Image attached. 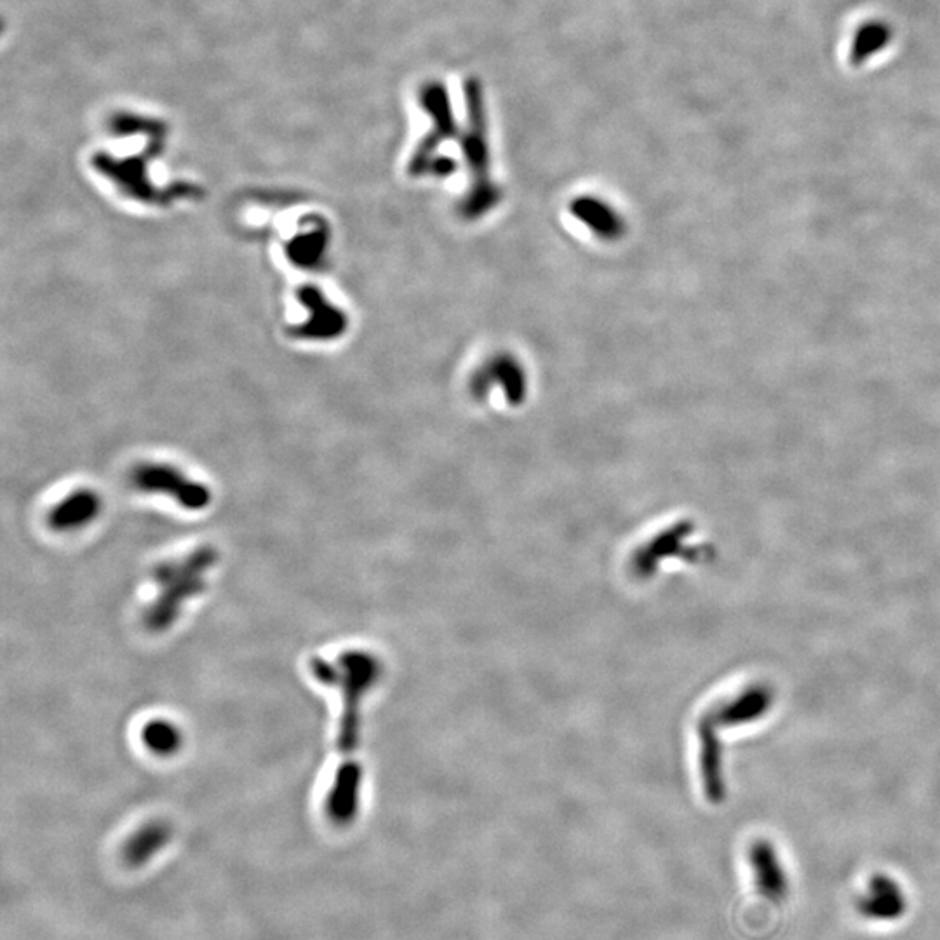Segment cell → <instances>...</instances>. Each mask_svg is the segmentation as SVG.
Segmentation results:
<instances>
[{"label": "cell", "instance_id": "obj_12", "mask_svg": "<svg viewBox=\"0 0 940 940\" xmlns=\"http://www.w3.org/2000/svg\"><path fill=\"white\" fill-rule=\"evenodd\" d=\"M888 39H890V29L887 24L872 21V23L860 27L856 39H853L852 53H850L853 65H859L863 60H868L872 53L883 49Z\"/></svg>", "mask_w": 940, "mask_h": 940}, {"label": "cell", "instance_id": "obj_7", "mask_svg": "<svg viewBox=\"0 0 940 940\" xmlns=\"http://www.w3.org/2000/svg\"><path fill=\"white\" fill-rule=\"evenodd\" d=\"M756 890L770 902H782L789 896V875L780 853L768 840H756L747 850Z\"/></svg>", "mask_w": 940, "mask_h": 940}, {"label": "cell", "instance_id": "obj_1", "mask_svg": "<svg viewBox=\"0 0 940 940\" xmlns=\"http://www.w3.org/2000/svg\"><path fill=\"white\" fill-rule=\"evenodd\" d=\"M312 675L326 686H338L343 691V716L340 727V752L343 761L335 775L326 811L330 819L340 826L351 823L360 807L361 770L352 764L351 756L360 734V704L364 691L375 679L376 667L372 657L360 651H351L340 658L338 666L324 658H312Z\"/></svg>", "mask_w": 940, "mask_h": 940}, {"label": "cell", "instance_id": "obj_4", "mask_svg": "<svg viewBox=\"0 0 940 940\" xmlns=\"http://www.w3.org/2000/svg\"><path fill=\"white\" fill-rule=\"evenodd\" d=\"M421 103L425 113L432 119V130L413 155L412 173L415 174L428 173L432 162L439 158L437 155L439 146L458 134L452 98L443 82H425L421 89Z\"/></svg>", "mask_w": 940, "mask_h": 940}, {"label": "cell", "instance_id": "obj_5", "mask_svg": "<svg viewBox=\"0 0 940 940\" xmlns=\"http://www.w3.org/2000/svg\"><path fill=\"white\" fill-rule=\"evenodd\" d=\"M133 477L138 489L170 495L185 509L202 511L211 504V492L206 486L189 479L170 465H142Z\"/></svg>", "mask_w": 940, "mask_h": 940}, {"label": "cell", "instance_id": "obj_2", "mask_svg": "<svg viewBox=\"0 0 940 940\" xmlns=\"http://www.w3.org/2000/svg\"><path fill=\"white\" fill-rule=\"evenodd\" d=\"M219 563L213 547H201L182 562L164 563L154 569L158 598L146 608L145 624L152 633H164L180 617L183 605L206 590V574Z\"/></svg>", "mask_w": 940, "mask_h": 940}, {"label": "cell", "instance_id": "obj_3", "mask_svg": "<svg viewBox=\"0 0 940 940\" xmlns=\"http://www.w3.org/2000/svg\"><path fill=\"white\" fill-rule=\"evenodd\" d=\"M465 110H467V128L462 134V149L468 170L473 173V189L468 202L474 208L477 201H492L495 198V186L489 180V142L488 118H486L485 91L479 79L468 78L465 81Z\"/></svg>", "mask_w": 940, "mask_h": 940}, {"label": "cell", "instance_id": "obj_10", "mask_svg": "<svg viewBox=\"0 0 940 940\" xmlns=\"http://www.w3.org/2000/svg\"><path fill=\"white\" fill-rule=\"evenodd\" d=\"M302 299L305 307H311L312 311V323L305 327V333L309 336L330 338V336H333V333L338 332L340 327L343 326L342 315L332 305H327L324 302L323 296L320 295V291H302Z\"/></svg>", "mask_w": 940, "mask_h": 940}, {"label": "cell", "instance_id": "obj_9", "mask_svg": "<svg viewBox=\"0 0 940 940\" xmlns=\"http://www.w3.org/2000/svg\"><path fill=\"white\" fill-rule=\"evenodd\" d=\"M171 828L166 822H150L134 832L125 843L124 859L130 866H142L170 841Z\"/></svg>", "mask_w": 940, "mask_h": 940}, {"label": "cell", "instance_id": "obj_6", "mask_svg": "<svg viewBox=\"0 0 940 940\" xmlns=\"http://www.w3.org/2000/svg\"><path fill=\"white\" fill-rule=\"evenodd\" d=\"M857 911L866 920L892 923L904 917L908 911V896L896 878L878 872L871 876V880L857 899Z\"/></svg>", "mask_w": 940, "mask_h": 940}, {"label": "cell", "instance_id": "obj_11", "mask_svg": "<svg viewBox=\"0 0 940 940\" xmlns=\"http://www.w3.org/2000/svg\"><path fill=\"white\" fill-rule=\"evenodd\" d=\"M143 742L158 756H173L182 747V731L174 722L155 719L143 728Z\"/></svg>", "mask_w": 940, "mask_h": 940}, {"label": "cell", "instance_id": "obj_8", "mask_svg": "<svg viewBox=\"0 0 940 940\" xmlns=\"http://www.w3.org/2000/svg\"><path fill=\"white\" fill-rule=\"evenodd\" d=\"M101 502L97 493L82 489L57 505L49 514V525L57 532H72L89 525L100 514Z\"/></svg>", "mask_w": 940, "mask_h": 940}]
</instances>
